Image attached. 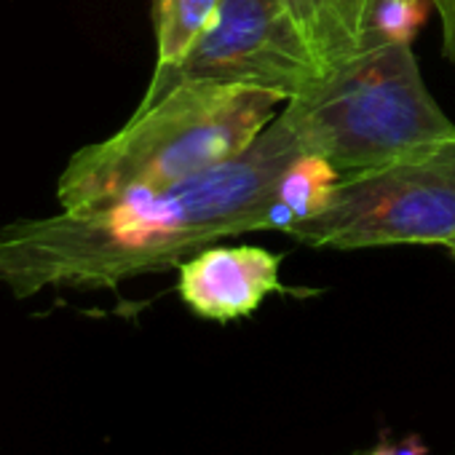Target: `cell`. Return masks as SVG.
I'll use <instances>...</instances> for the list:
<instances>
[{
	"mask_svg": "<svg viewBox=\"0 0 455 455\" xmlns=\"http://www.w3.org/2000/svg\"><path fill=\"white\" fill-rule=\"evenodd\" d=\"M300 156L306 150L279 113L244 153L177 185L14 222L0 234V282L17 298L46 287H118L220 239L284 234L295 222L284 180Z\"/></svg>",
	"mask_w": 455,
	"mask_h": 455,
	"instance_id": "cell-1",
	"label": "cell"
},
{
	"mask_svg": "<svg viewBox=\"0 0 455 455\" xmlns=\"http://www.w3.org/2000/svg\"><path fill=\"white\" fill-rule=\"evenodd\" d=\"M287 105L274 92L190 81L140 108L105 142L73 156L60 177L62 209H89L161 190L244 153Z\"/></svg>",
	"mask_w": 455,
	"mask_h": 455,
	"instance_id": "cell-2",
	"label": "cell"
},
{
	"mask_svg": "<svg viewBox=\"0 0 455 455\" xmlns=\"http://www.w3.org/2000/svg\"><path fill=\"white\" fill-rule=\"evenodd\" d=\"M282 118L303 150L340 177L455 137V124L426 89L404 36H383L324 70L284 105Z\"/></svg>",
	"mask_w": 455,
	"mask_h": 455,
	"instance_id": "cell-3",
	"label": "cell"
},
{
	"mask_svg": "<svg viewBox=\"0 0 455 455\" xmlns=\"http://www.w3.org/2000/svg\"><path fill=\"white\" fill-rule=\"evenodd\" d=\"M284 234L327 250L447 247L455 239V137L340 177L327 201Z\"/></svg>",
	"mask_w": 455,
	"mask_h": 455,
	"instance_id": "cell-4",
	"label": "cell"
},
{
	"mask_svg": "<svg viewBox=\"0 0 455 455\" xmlns=\"http://www.w3.org/2000/svg\"><path fill=\"white\" fill-rule=\"evenodd\" d=\"M322 68L276 0H220L209 30L169 70H156L140 108L180 84L204 81L274 92L287 102L306 92Z\"/></svg>",
	"mask_w": 455,
	"mask_h": 455,
	"instance_id": "cell-5",
	"label": "cell"
},
{
	"mask_svg": "<svg viewBox=\"0 0 455 455\" xmlns=\"http://www.w3.org/2000/svg\"><path fill=\"white\" fill-rule=\"evenodd\" d=\"M282 258L263 247L209 244L177 266V292L201 319L228 324L255 314L263 300L282 292Z\"/></svg>",
	"mask_w": 455,
	"mask_h": 455,
	"instance_id": "cell-6",
	"label": "cell"
},
{
	"mask_svg": "<svg viewBox=\"0 0 455 455\" xmlns=\"http://www.w3.org/2000/svg\"><path fill=\"white\" fill-rule=\"evenodd\" d=\"M324 70L346 62L378 38L380 0H276Z\"/></svg>",
	"mask_w": 455,
	"mask_h": 455,
	"instance_id": "cell-7",
	"label": "cell"
},
{
	"mask_svg": "<svg viewBox=\"0 0 455 455\" xmlns=\"http://www.w3.org/2000/svg\"><path fill=\"white\" fill-rule=\"evenodd\" d=\"M220 0H156V70L177 68L209 30Z\"/></svg>",
	"mask_w": 455,
	"mask_h": 455,
	"instance_id": "cell-8",
	"label": "cell"
},
{
	"mask_svg": "<svg viewBox=\"0 0 455 455\" xmlns=\"http://www.w3.org/2000/svg\"><path fill=\"white\" fill-rule=\"evenodd\" d=\"M442 20V49L444 57L455 65V0H431Z\"/></svg>",
	"mask_w": 455,
	"mask_h": 455,
	"instance_id": "cell-9",
	"label": "cell"
},
{
	"mask_svg": "<svg viewBox=\"0 0 455 455\" xmlns=\"http://www.w3.org/2000/svg\"><path fill=\"white\" fill-rule=\"evenodd\" d=\"M362 455H428V444L420 436H404L399 442H380Z\"/></svg>",
	"mask_w": 455,
	"mask_h": 455,
	"instance_id": "cell-10",
	"label": "cell"
},
{
	"mask_svg": "<svg viewBox=\"0 0 455 455\" xmlns=\"http://www.w3.org/2000/svg\"><path fill=\"white\" fill-rule=\"evenodd\" d=\"M396 4H402V6H418V4H423V0H396Z\"/></svg>",
	"mask_w": 455,
	"mask_h": 455,
	"instance_id": "cell-11",
	"label": "cell"
},
{
	"mask_svg": "<svg viewBox=\"0 0 455 455\" xmlns=\"http://www.w3.org/2000/svg\"><path fill=\"white\" fill-rule=\"evenodd\" d=\"M447 250H450V255H452V258H455V239H452V242H450V244H447Z\"/></svg>",
	"mask_w": 455,
	"mask_h": 455,
	"instance_id": "cell-12",
	"label": "cell"
}]
</instances>
